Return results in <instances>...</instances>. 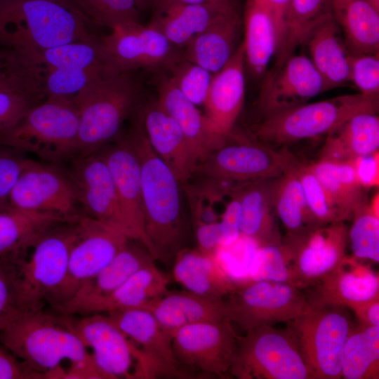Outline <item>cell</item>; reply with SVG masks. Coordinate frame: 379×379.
I'll list each match as a JSON object with an SVG mask.
<instances>
[{
	"mask_svg": "<svg viewBox=\"0 0 379 379\" xmlns=\"http://www.w3.org/2000/svg\"><path fill=\"white\" fill-rule=\"evenodd\" d=\"M262 1L274 18L278 32L279 48L283 39L285 18L291 0H262Z\"/></svg>",
	"mask_w": 379,
	"mask_h": 379,
	"instance_id": "94428289",
	"label": "cell"
},
{
	"mask_svg": "<svg viewBox=\"0 0 379 379\" xmlns=\"http://www.w3.org/2000/svg\"><path fill=\"white\" fill-rule=\"evenodd\" d=\"M129 239L117 230L80 215L78 236L70 251L65 278L46 304L55 310L63 305L85 282L107 266Z\"/></svg>",
	"mask_w": 379,
	"mask_h": 379,
	"instance_id": "7c38bea8",
	"label": "cell"
},
{
	"mask_svg": "<svg viewBox=\"0 0 379 379\" xmlns=\"http://www.w3.org/2000/svg\"><path fill=\"white\" fill-rule=\"evenodd\" d=\"M288 283L257 281L237 284L225 300L230 321L245 332L261 326L290 322L305 309L308 300Z\"/></svg>",
	"mask_w": 379,
	"mask_h": 379,
	"instance_id": "30bf717a",
	"label": "cell"
},
{
	"mask_svg": "<svg viewBox=\"0 0 379 379\" xmlns=\"http://www.w3.org/2000/svg\"><path fill=\"white\" fill-rule=\"evenodd\" d=\"M230 373L239 379H313L292 332L270 325L239 335Z\"/></svg>",
	"mask_w": 379,
	"mask_h": 379,
	"instance_id": "9c48e42d",
	"label": "cell"
},
{
	"mask_svg": "<svg viewBox=\"0 0 379 379\" xmlns=\"http://www.w3.org/2000/svg\"><path fill=\"white\" fill-rule=\"evenodd\" d=\"M62 378L109 379L107 375L97 365L92 354L84 359L70 362L68 369L64 370Z\"/></svg>",
	"mask_w": 379,
	"mask_h": 379,
	"instance_id": "680465c9",
	"label": "cell"
},
{
	"mask_svg": "<svg viewBox=\"0 0 379 379\" xmlns=\"http://www.w3.org/2000/svg\"><path fill=\"white\" fill-rule=\"evenodd\" d=\"M145 310L172 336L177 330L187 325L229 319L224 298L205 296L187 290L168 291Z\"/></svg>",
	"mask_w": 379,
	"mask_h": 379,
	"instance_id": "83f0119b",
	"label": "cell"
},
{
	"mask_svg": "<svg viewBox=\"0 0 379 379\" xmlns=\"http://www.w3.org/2000/svg\"><path fill=\"white\" fill-rule=\"evenodd\" d=\"M309 166L325 190L339 221L352 220L368 201L366 190L359 182L351 162L318 159Z\"/></svg>",
	"mask_w": 379,
	"mask_h": 379,
	"instance_id": "74e56055",
	"label": "cell"
},
{
	"mask_svg": "<svg viewBox=\"0 0 379 379\" xmlns=\"http://www.w3.org/2000/svg\"><path fill=\"white\" fill-rule=\"evenodd\" d=\"M47 97L33 89H0V133L16 124L35 105Z\"/></svg>",
	"mask_w": 379,
	"mask_h": 379,
	"instance_id": "681fc988",
	"label": "cell"
},
{
	"mask_svg": "<svg viewBox=\"0 0 379 379\" xmlns=\"http://www.w3.org/2000/svg\"><path fill=\"white\" fill-rule=\"evenodd\" d=\"M239 335L229 319L183 326L172 336L179 364L201 373L225 378L230 373Z\"/></svg>",
	"mask_w": 379,
	"mask_h": 379,
	"instance_id": "2e32d148",
	"label": "cell"
},
{
	"mask_svg": "<svg viewBox=\"0 0 379 379\" xmlns=\"http://www.w3.org/2000/svg\"><path fill=\"white\" fill-rule=\"evenodd\" d=\"M243 41L226 65L213 74L206 100L205 115L220 135L229 138L241 111L245 96Z\"/></svg>",
	"mask_w": 379,
	"mask_h": 379,
	"instance_id": "cb8c5ba5",
	"label": "cell"
},
{
	"mask_svg": "<svg viewBox=\"0 0 379 379\" xmlns=\"http://www.w3.org/2000/svg\"><path fill=\"white\" fill-rule=\"evenodd\" d=\"M275 179L236 184L240 202V234L258 246L281 242L272 213Z\"/></svg>",
	"mask_w": 379,
	"mask_h": 379,
	"instance_id": "f1b7e54d",
	"label": "cell"
},
{
	"mask_svg": "<svg viewBox=\"0 0 379 379\" xmlns=\"http://www.w3.org/2000/svg\"><path fill=\"white\" fill-rule=\"evenodd\" d=\"M98 152L114 180L133 240L142 244L156 259L145 229L140 165L127 137L120 136Z\"/></svg>",
	"mask_w": 379,
	"mask_h": 379,
	"instance_id": "7402d4cb",
	"label": "cell"
},
{
	"mask_svg": "<svg viewBox=\"0 0 379 379\" xmlns=\"http://www.w3.org/2000/svg\"><path fill=\"white\" fill-rule=\"evenodd\" d=\"M305 44L327 90L350 81V53L333 14L314 29Z\"/></svg>",
	"mask_w": 379,
	"mask_h": 379,
	"instance_id": "d6a6232c",
	"label": "cell"
},
{
	"mask_svg": "<svg viewBox=\"0 0 379 379\" xmlns=\"http://www.w3.org/2000/svg\"><path fill=\"white\" fill-rule=\"evenodd\" d=\"M348 228L345 221L287 234L281 244L288 255L293 286H314L346 257Z\"/></svg>",
	"mask_w": 379,
	"mask_h": 379,
	"instance_id": "9a60e30c",
	"label": "cell"
},
{
	"mask_svg": "<svg viewBox=\"0 0 379 379\" xmlns=\"http://www.w3.org/2000/svg\"><path fill=\"white\" fill-rule=\"evenodd\" d=\"M378 107V100L360 93L306 102L262 117L255 135L262 142L286 145L327 135L358 113H376Z\"/></svg>",
	"mask_w": 379,
	"mask_h": 379,
	"instance_id": "52a82bcc",
	"label": "cell"
},
{
	"mask_svg": "<svg viewBox=\"0 0 379 379\" xmlns=\"http://www.w3.org/2000/svg\"><path fill=\"white\" fill-rule=\"evenodd\" d=\"M375 8L379 10V0H369Z\"/></svg>",
	"mask_w": 379,
	"mask_h": 379,
	"instance_id": "e7e4bbea",
	"label": "cell"
},
{
	"mask_svg": "<svg viewBox=\"0 0 379 379\" xmlns=\"http://www.w3.org/2000/svg\"><path fill=\"white\" fill-rule=\"evenodd\" d=\"M68 0H0V48L29 56L95 36Z\"/></svg>",
	"mask_w": 379,
	"mask_h": 379,
	"instance_id": "7a4b0ae2",
	"label": "cell"
},
{
	"mask_svg": "<svg viewBox=\"0 0 379 379\" xmlns=\"http://www.w3.org/2000/svg\"><path fill=\"white\" fill-rule=\"evenodd\" d=\"M361 185L368 189L378 185V151L350 161Z\"/></svg>",
	"mask_w": 379,
	"mask_h": 379,
	"instance_id": "9f6ffc18",
	"label": "cell"
},
{
	"mask_svg": "<svg viewBox=\"0 0 379 379\" xmlns=\"http://www.w3.org/2000/svg\"><path fill=\"white\" fill-rule=\"evenodd\" d=\"M295 157L287 150V160L282 175L275 179L274 207L288 234H297L317 224L307 205L298 178Z\"/></svg>",
	"mask_w": 379,
	"mask_h": 379,
	"instance_id": "60d3db41",
	"label": "cell"
},
{
	"mask_svg": "<svg viewBox=\"0 0 379 379\" xmlns=\"http://www.w3.org/2000/svg\"><path fill=\"white\" fill-rule=\"evenodd\" d=\"M111 69L117 73L137 69H170L182 53L158 29L140 22L111 29L100 39Z\"/></svg>",
	"mask_w": 379,
	"mask_h": 379,
	"instance_id": "e0dca14e",
	"label": "cell"
},
{
	"mask_svg": "<svg viewBox=\"0 0 379 379\" xmlns=\"http://www.w3.org/2000/svg\"><path fill=\"white\" fill-rule=\"evenodd\" d=\"M169 70L176 88L195 105H204L213 74L182 58Z\"/></svg>",
	"mask_w": 379,
	"mask_h": 379,
	"instance_id": "c3c4849f",
	"label": "cell"
},
{
	"mask_svg": "<svg viewBox=\"0 0 379 379\" xmlns=\"http://www.w3.org/2000/svg\"><path fill=\"white\" fill-rule=\"evenodd\" d=\"M64 316L109 379H150L142 354L107 314Z\"/></svg>",
	"mask_w": 379,
	"mask_h": 379,
	"instance_id": "8fae6325",
	"label": "cell"
},
{
	"mask_svg": "<svg viewBox=\"0 0 379 379\" xmlns=\"http://www.w3.org/2000/svg\"><path fill=\"white\" fill-rule=\"evenodd\" d=\"M73 96L48 95L0 133V145L47 163L69 161L77 155L79 124Z\"/></svg>",
	"mask_w": 379,
	"mask_h": 379,
	"instance_id": "5b68a950",
	"label": "cell"
},
{
	"mask_svg": "<svg viewBox=\"0 0 379 379\" xmlns=\"http://www.w3.org/2000/svg\"><path fill=\"white\" fill-rule=\"evenodd\" d=\"M126 137L140 165L146 234L156 259L168 260L185 248L188 237L183 185L152 149L139 119Z\"/></svg>",
	"mask_w": 379,
	"mask_h": 379,
	"instance_id": "6da1fadb",
	"label": "cell"
},
{
	"mask_svg": "<svg viewBox=\"0 0 379 379\" xmlns=\"http://www.w3.org/2000/svg\"><path fill=\"white\" fill-rule=\"evenodd\" d=\"M295 166L309 208L318 226L338 222V215L331 206L327 194L309 164L295 157Z\"/></svg>",
	"mask_w": 379,
	"mask_h": 379,
	"instance_id": "7dc6e473",
	"label": "cell"
},
{
	"mask_svg": "<svg viewBox=\"0 0 379 379\" xmlns=\"http://www.w3.org/2000/svg\"><path fill=\"white\" fill-rule=\"evenodd\" d=\"M332 14L351 54L379 53V10L369 0H332Z\"/></svg>",
	"mask_w": 379,
	"mask_h": 379,
	"instance_id": "8d00e7d4",
	"label": "cell"
},
{
	"mask_svg": "<svg viewBox=\"0 0 379 379\" xmlns=\"http://www.w3.org/2000/svg\"><path fill=\"white\" fill-rule=\"evenodd\" d=\"M0 343L37 379L60 366L91 355L65 321L44 309L18 310L0 332Z\"/></svg>",
	"mask_w": 379,
	"mask_h": 379,
	"instance_id": "3957f363",
	"label": "cell"
},
{
	"mask_svg": "<svg viewBox=\"0 0 379 379\" xmlns=\"http://www.w3.org/2000/svg\"><path fill=\"white\" fill-rule=\"evenodd\" d=\"M286 159V147L276 152L258 142L227 140L197 164L192 177L231 190L237 183L280 177Z\"/></svg>",
	"mask_w": 379,
	"mask_h": 379,
	"instance_id": "4fadbf2b",
	"label": "cell"
},
{
	"mask_svg": "<svg viewBox=\"0 0 379 379\" xmlns=\"http://www.w3.org/2000/svg\"><path fill=\"white\" fill-rule=\"evenodd\" d=\"M138 115L154 151L169 166L183 186L188 184L196 163L178 124L157 100L147 103Z\"/></svg>",
	"mask_w": 379,
	"mask_h": 379,
	"instance_id": "d4e9b609",
	"label": "cell"
},
{
	"mask_svg": "<svg viewBox=\"0 0 379 379\" xmlns=\"http://www.w3.org/2000/svg\"><path fill=\"white\" fill-rule=\"evenodd\" d=\"M379 117L376 113H358L327 134L319 159L350 162L378 151Z\"/></svg>",
	"mask_w": 379,
	"mask_h": 379,
	"instance_id": "836d02e7",
	"label": "cell"
},
{
	"mask_svg": "<svg viewBox=\"0 0 379 379\" xmlns=\"http://www.w3.org/2000/svg\"><path fill=\"white\" fill-rule=\"evenodd\" d=\"M314 286L310 301L343 306H352L378 297V275L369 265L347 256Z\"/></svg>",
	"mask_w": 379,
	"mask_h": 379,
	"instance_id": "484cf974",
	"label": "cell"
},
{
	"mask_svg": "<svg viewBox=\"0 0 379 379\" xmlns=\"http://www.w3.org/2000/svg\"><path fill=\"white\" fill-rule=\"evenodd\" d=\"M350 309L354 313L360 325L379 326V296L353 305Z\"/></svg>",
	"mask_w": 379,
	"mask_h": 379,
	"instance_id": "91938a15",
	"label": "cell"
},
{
	"mask_svg": "<svg viewBox=\"0 0 379 379\" xmlns=\"http://www.w3.org/2000/svg\"><path fill=\"white\" fill-rule=\"evenodd\" d=\"M268 281L292 284L288 255L281 244L258 246L250 267L248 281Z\"/></svg>",
	"mask_w": 379,
	"mask_h": 379,
	"instance_id": "bcb514c9",
	"label": "cell"
},
{
	"mask_svg": "<svg viewBox=\"0 0 379 379\" xmlns=\"http://www.w3.org/2000/svg\"><path fill=\"white\" fill-rule=\"evenodd\" d=\"M155 259L140 242L129 239L123 249L56 311L65 316L83 315L86 309L109 295L140 269Z\"/></svg>",
	"mask_w": 379,
	"mask_h": 379,
	"instance_id": "603a6c76",
	"label": "cell"
},
{
	"mask_svg": "<svg viewBox=\"0 0 379 379\" xmlns=\"http://www.w3.org/2000/svg\"><path fill=\"white\" fill-rule=\"evenodd\" d=\"M73 98L79 116L76 156H84L119 137L123 123L135 109L139 88L129 72H107Z\"/></svg>",
	"mask_w": 379,
	"mask_h": 379,
	"instance_id": "277c9868",
	"label": "cell"
},
{
	"mask_svg": "<svg viewBox=\"0 0 379 379\" xmlns=\"http://www.w3.org/2000/svg\"><path fill=\"white\" fill-rule=\"evenodd\" d=\"M245 67L251 76H265L275 56L279 37L274 18L262 0H247L244 13Z\"/></svg>",
	"mask_w": 379,
	"mask_h": 379,
	"instance_id": "d590c367",
	"label": "cell"
},
{
	"mask_svg": "<svg viewBox=\"0 0 379 379\" xmlns=\"http://www.w3.org/2000/svg\"><path fill=\"white\" fill-rule=\"evenodd\" d=\"M174 258L173 277L188 291L224 298L237 288V284L226 272L216 255L185 248Z\"/></svg>",
	"mask_w": 379,
	"mask_h": 379,
	"instance_id": "4dcf8cb0",
	"label": "cell"
},
{
	"mask_svg": "<svg viewBox=\"0 0 379 379\" xmlns=\"http://www.w3.org/2000/svg\"><path fill=\"white\" fill-rule=\"evenodd\" d=\"M350 78L360 93L378 100L379 54L350 53Z\"/></svg>",
	"mask_w": 379,
	"mask_h": 379,
	"instance_id": "f907efd6",
	"label": "cell"
},
{
	"mask_svg": "<svg viewBox=\"0 0 379 379\" xmlns=\"http://www.w3.org/2000/svg\"><path fill=\"white\" fill-rule=\"evenodd\" d=\"M88 22L109 29L140 22V11L135 0H68Z\"/></svg>",
	"mask_w": 379,
	"mask_h": 379,
	"instance_id": "f6af8a7d",
	"label": "cell"
},
{
	"mask_svg": "<svg viewBox=\"0 0 379 379\" xmlns=\"http://www.w3.org/2000/svg\"><path fill=\"white\" fill-rule=\"evenodd\" d=\"M45 91L44 69L35 59L0 48V89Z\"/></svg>",
	"mask_w": 379,
	"mask_h": 379,
	"instance_id": "ee69618b",
	"label": "cell"
},
{
	"mask_svg": "<svg viewBox=\"0 0 379 379\" xmlns=\"http://www.w3.org/2000/svg\"><path fill=\"white\" fill-rule=\"evenodd\" d=\"M238 9L237 6L180 4L162 0L153 11L149 25L161 32L176 47H185L199 33L222 15Z\"/></svg>",
	"mask_w": 379,
	"mask_h": 379,
	"instance_id": "1f68e13d",
	"label": "cell"
},
{
	"mask_svg": "<svg viewBox=\"0 0 379 379\" xmlns=\"http://www.w3.org/2000/svg\"><path fill=\"white\" fill-rule=\"evenodd\" d=\"M230 201L227 204L220 222L222 229L220 246H227L234 243L240 234V202L236 184L230 190Z\"/></svg>",
	"mask_w": 379,
	"mask_h": 379,
	"instance_id": "db71d44e",
	"label": "cell"
},
{
	"mask_svg": "<svg viewBox=\"0 0 379 379\" xmlns=\"http://www.w3.org/2000/svg\"><path fill=\"white\" fill-rule=\"evenodd\" d=\"M332 14V0H291L276 61L264 79L273 77L298 47L305 43L314 29Z\"/></svg>",
	"mask_w": 379,
	"mask_h": 379,
	"instance_id": "f35d334b",
	"label": "cell"
},
{
	"mask_svg": "<svg viewBox=\"0 0 379 379\" xmlns=\"http://www.w3.org/2000/svg\"><path fill=\"white\" fill-rule=\"evenodd\" d=\"M67 220L69 219L11 206L0 208V258L20 257L48 227Z\"/></svg>",
	"mask_w": 379,
	"mask_h": 379,
	"instance_id": "ab89813d",
	"label": "cell"
},
{
	"mask_svg": "<svg viewBox=\"0 0 379 379\" xmlns=\"http://www.w3.org/2000/svg\"><path fill=\"white\" fill-rule=\"evenodd\" d=\"M18 258H0V332L18 312L15 296Z\"/></svg>",
	"mask_w": 379,
	"mask_h": 379,
	"instance_id": "f5cc1de1",
	"label": "cell"
},
{
	"mask_svg": "<svg viewBox=\"0 0 379 379\" xmlns=\"http://www.w3.org/2000/svg\"><path fill=\"white\" fill-rule=\"evenodd\" d=\"M68 171L84 215L119 230L133 240L108 167L98 152L71 159Z\"/></svg>",
	"mask_w": 379,
	"mask_h": 379,
	"instance_id": "d6986e66",
	"label": "cell"
},
{
	"mask_svg": "<svg viewBox=\"0 0 379 379\" xmlns=\"http://www.w3.org/2000/svg\"><path fill=\"white\" fill-rule=\"evenodd\" d=\"M169 1L194 5H208L222 7L237 6V0H166ZM161 3V2H160Z\"/></svg>",
	"mask_w": 379,
	"mask_h": 379,
	"instance_id": "6125c7cd",
	"label": "cell"
},
{
	"mask_svg": "<svg viewBox=\"0 0 379 379\" xmlns=\"http://www.w3.org/2000/svg\"><path fill=\"white\" fill-rule=\"evenodd\" d=\"M12 208L75 219L84 215L74 182L61 164L32 160L9 197Z\"/></svg>",
	"mask_w": 379,
	"mask_h": 379,
	"instance_id": "5bb4252c",
	"label": "cell"
},
{
	"mask_svg": "<svg viewBox=\"0 0 379 379\" xmlns=\"http://www.w3.org/2000/svg\"><path fill=\"white\" fill-rule=\"evenodd\" d=\"M30 378H37L0 343V379Z\"/></svg>",
	"mask_w": 379,
	"mask_h": 379,
	"instance_id": "6f0895ef",
	"label": "cell"
},
{
	"mask_svg": "<svg viewBox=\"0 0 379 379\" xmlns=\"http://www.w3.org/2000/svg\"><path fill=\"white\" fill-rule=\"evenodd\" d=\"M107 314L142 354L150 378H186L194 375L178 361L172 335L145 309L116 311Z\"/></svg>",
	"mask_w": 379,
	"mask_h": 379,
	"instance_id": "ffe728a7",
	"label": "cell"
},
{
	"mask_svg": "<svg viewBox=\"0 0 379 379\" xmlns=\"http://www.w3.org/2000/svg\"><path fill=\"white\" fill-rule=\"evenodd\" d=\"M379 196L377 192L354 214L348 229L353 257L379 262Z\"/></svg>",
	"mask_w": 379,
	"mask_h": 379,
	"instance_id": "7bdbcfd3",
	"label": "cell"
},
{
	"mask_svg": "<svg viewBox=\"0 0 379 379\" xmlns=\"http://www.w3.org/2000/svg\"><path fill=\"white\" fill-rule=\"evenodd\" d=\"M171 278L155 262L145 267L109 295L89 306L84 314L109 313L134 309H147L168 291Z\"/></svg>",
	"mask_w": 379,
	"mask_h": 379,
	"instance_id": "e575fe53",
	"label": "cell"
},
{
	"mask_svg": "<svg viewBox=\"0 0 379 379\" xmlns=\"http://www.w3.org/2000/svg\"><path fill=\"white\" fill-rule=\"evenodd\" d=\"M198 249L208 255H216L220 247L222 229L220 222L194 225Z\"/></svg>",
	"mask_w": 379,
	"mask_h": 379,
	"instance_id": "11a10c76",
	"label": "cell"
},
{
	"mask_svg": "<svg viewBox=\"0 0 379 379\" xmlns=\"http://www.w3.org/2000/svg\"><path fill=\"white\" fill-rule=\"evenodd\" d=\"M326 91L311 59L304 54H293L273 77L264 80L257 107L265 117L306 103Z\"/></svg>",
	"mask_w": 379,
	"mask_h": 379,
	"instance_id": "44dd1931",
	"label": "cell"
},
{
	"mask_svg": "<svg viewBox=\"0 0 379 379\" xmlns=\"http://www.w3.org/2000/svg\"><path fill=\"white\" fill-rule=\"evenodd\" d=\"M36 56L44 68L47 96H73L97 77L114 72L96 36L48 48Z\"/></svg>",
	"mask_w": 379,
	"mask_h": 379,
	"instance_id": "ac0fdd59",
	"label": "cell"
},
{
	"mask_svg": "<svg viewBox=\"0 0 379 379\" xmlns=\"http://www.w3.org/2000/svg\"><path fill=\"white\" fill-rule=\"evenodd\" d=\"M139 11H154L162 0H135Z\"/></svg>",
	"mask_w": 379,
	"mask_h": 379,
	"instance_id": "be15d7a7",
	"label": "cell"
},
{
	"mask_svg": "<svg viewBox=\"0 0 379 379\" xmlns=\"http://www.w3.org/2000/svg\"><path fill=\"white\" fill-rule=\"evenodd\" d=\"M241 27L238 9L229 11L197 34L184 47L182 58L213 74L220 71L234 53Z\"/></svg>",
	"mask_w": 379,
	"mask_h": 379,
	"instance_id": "f546056e",
	"label": "cell"
},
{
	"mask_svg": "<svg viewBox=\"0 0 379 379\" xmlns=\"http://www.w3.org/2000/svg\"><path fill=\"white\" fill-rule=\"evenodd\" d=\"M378 371L379 326L353 327L343 351L342 378L378 379Z\"/></svg>",
	"mask_w": 379,
	"mask_h": 379,
	"instance_id": "b9f144b4",
	"label": "cell"
},
{
	"mask_svg": "<svg viewBox=\"0 0 379 379\" xmlns=\"http://www.w3.org/2000/svg\"><path fill=\"white\" fill-rule=\"evenodd\" d=\"M79 218L59 221L44 231L16 262L18 310L43 309L65 278Z\"/></svg>",
	"mask_w": 379,
	"mask_h": 379,
	"instance_id": "8992f818",
	"label": "cell"
},
{
	"mask_svg": "<svg viewBox=\"0 0 379 379\" xmlns=\"http://www.w3.org/2000/svg\"><path fill=\"white\" fill-rule=\"evenodd\" d=\"M27 154L0 145V208L9 206V197L18 178L32 160Z\"/></svg>",
	"mask_w": 379,
	"mask_h": 379,
	"instance_id": "816d5d0a",
	"label": "cell"
},
{
	"mask_svg": "<svg viewBox=\"0 0 379 379\" xmlns=\"http://www.w3.org/2000/svg\"><path fill=\"white\" fill-rule=\"evenodd\" d=\"M157 100L180 128L196 165L229 139L214 130L206 116L176 88L169 77L160 79Z\"/></svg>",
	"mask_w": 379,
	"mask_h": 379,
	"instance_id": "4316f807",
	"label": "cell"
},
{
	"mask_svg": "<svg viewBox=\"0 0 379 379\" xmlns=\"http://www.w3.org/2000/svg\"><path fill=\"white\" fill-rule=\"evenodd\" d=\"M345 307L308 300L288 323L313 379L342 378L343 351L353 328Z\"/></svg>",
	"mask_w": 379,
	"mask_h": 379,
	"instance_id": "ba28073f",
	"label": "cell"
}]
</instances>
